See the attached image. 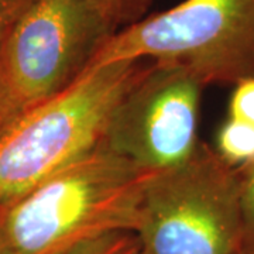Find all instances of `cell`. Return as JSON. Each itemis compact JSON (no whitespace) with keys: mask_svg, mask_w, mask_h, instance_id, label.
<instances>
[{"mask_svg":"<svg viewBox=\"0 0 254 254\" xmlns=\"http://www.w3.org/2000/svg\"><path fill=\"white\" fill-rule=\"evenodd\" d=\"M215 150L227 164L242 168L254 161V126L227 118L219 127Z\"/></svg>","mask_w":254,"mask_h":254,"instance_id":"cell-7","label":"cell"},{"mask_svg":"<svg viewBox=\"0 0 254 254\" xmlns=\"http://www.w3.org/2000/svg\"><path fill=\"white\" fill-rule=\"evenodd\" d=\"M137 252L138 240L136 233L122 232L99 237L65 254H137Z\"/></svg>","mask_w":254,"mask_h":254,"instance_id":"cell-9","label":"cell"},{"mask_svg":"<svg viewBox=\"0 0 254 254\" xmlns=\"http://www.w3.org/2000/svg\"><path fill=\"white\" fill-rule=\"evenodd\" d=\"M115 31L88 0H37L0 43V63L31 108L79 78Z\"/></svg>","mask_w":254,"mask_h":254,"instance_id":"cell-5","label":"cell"},{"mask_svg":"<svg viewBox=\"0 0 254 254\" xmlns=\"http://www.w3.org/2000/svg\"><path fill=\"white\" fill-rule=\"evenodd\" d=\"M242 173V219H243V250L254 254V161L240 168Z\"/></svg>","mask_w":254,"mask_h":254,"instance_id":"cell-10","label":"cell"},{"mask_svg":"<svg viewBox=\"0 0 254 254\" xmlns=\"http://www.w3.org/2000/svg\"><path fill=\"white\" fill-rule=\"evenodd\" d=\"M148 65L122 61L88 69L64 91L28 108L0 141V203L99 147L119 102Z\"/></svg>","mask_w":254,"mask_h":254,"instance_id":"cell-2","label":"cell"},{"mask_svg":"<svg viewBox=\"0 0 254 254\" xmlns=\"http://www.w3.org/2000/svg\"><path fill=\"white\" fill-rule=\"evenodd\" d=\"M236 254H249V253H246L245 250H240V252H239V253H236Z\"/></svg>","mask_w":254,"mask_h":254,"instance_id":"cell-14","label":"cell"},{"mask_svg":"<svg viewBox=\"0 0 254 254\" xmlns=\"http://www.w3.org/2000/svg\"><path fill=\"white\" fill-rule=\"evenodd\" d=\"M155 174L100 144L0 203V254H65L108 235L136 233Z\"/></svg>","mask_w":254,"mask_h":254,"instance_id":"cell-1","label":"cell"},{"mask_svg":"<svg viewBox=\"0 0 254 254\" xmlns=\"http://www.w3.org/2000/svg\"><path fill=\"white\" fill-rule=\"evenodd\" d=\"M118 27L120 23L134 17L144 0H88Z\"/></svg>","mask_w":254,"mask_h":254,"instance_id":"cell-12","label":"cell"},{"mask_svg":"<svg viewBox=\"0 0 254 254\" xmlns=\"http://www.w3.org/2000/svg\"><path fill=\"white\" fill-rule=\"evenodd\" d=\"M205 85L188 69L150 63L115 109L102 144L154 173L187 163L198 150Z\"/></svg>","mask_w":254,"mask_h":254,"instance_id":"cell-6","label":"cell"},{"mask_svg":"<svg viewBox=\"0 0 254 254\" xmlns=\"http://www.w3.org/2000/svg\"><path fill=\"white\" fill-rule=\"evenodd\" d=\"M27 109L26 102L18 96L0 63V141Z\"/></svg>","mask_w":254,"mask_h":254,"instance_id":"cell-8","label":"cell"},{"mask_svg":"<svg viewBox=\"0 0 254 254\" xmlns=\"http://www.w3.org/2000/svg\"><path fill=\"white\" fill-rule=\"evenodd\" d=\"M122 61L181 66L203 85L254 79V0H184L136 20L115 31L85 71Z\"/></svg>","mask_w":254,"mask_h":254,"instance_id":"cell-3","label":"cell"},{"mask_svg":"<svg viewBox=\"0 0 254 254\" xmlns=\"http://www.w3.org/2000/svg\"><path fill=\"white\" fill-rule=\"evenodd\" d=\"M254 126V79H245L235 85L229 102V116Z\"/></svg>","mask_w":254,"mask_h":254,"instance_id":"cell-11","label":"cell"},{"mask_svg":"<svg viewBox=\"0 0 254 254\" xmlns=\"http://www.w3.org/2000/svg\"><path fill=\"white\" fill-rule=\"evenodd\" d=\"M242 173L199 144L187 163L157 173L143 199L137 254H236L243 250Z\"/></svg>","mask_w":254,"mask_h":254,"instance_id":"cell-4","label":"cell"},{"mask_svg":"<svg viewBox=\"0 0 254 254\" xmlns=\"http://www.w3.org/2000/svg\"><path fill=\"white\" fill-rule=\"evenodd\" d=\"M37 0H0V43Z\"/></svg>","mask_w":254,"mask_h":254,"instance_id":"cell-13","label":"cell"}]
</instances>
